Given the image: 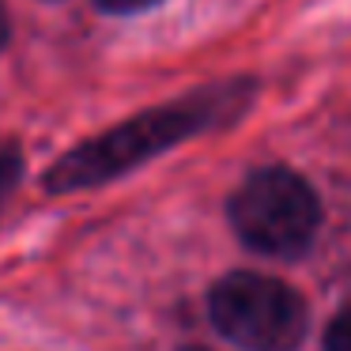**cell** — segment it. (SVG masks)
Wrapping results in <instances>:
<instances>
[{
    "mask_svg": "<svg viewBox=\"0 0 351 351\" xmlns=\"http://www.w3.org/2000/svg\"><path fill=\"white\" fill-rule=\"evenodd\" d=\"M245 95H250V84L238 80V84L208 87L200 95L178 99L170 106L144 110L140 117L110 129L106 136H95L87 144H80L76 152H69L46 174V189L49 193H76V189H87V185L110 182V178L147 162L152 155L167 152V147L182 144V140L197 136L204 129L223 125L227 117H234L245 106Z\"/></svg>",
    "mask_w": 351,
    "mask_h": 351,
    "instance_id": "obj_1",
    "label": "cell"
},
{
    "mask_svg": "<svg viewBox=\"0 0 351 351\" xmlns=\"http://www.w3.org/2000/svg\"><path fill=\"white\" fill-rule=\"evenodd\" d=\"M230 223L250 250L265 257H298L321 223L317 193L287 167L253 170L230 197Z\"/></svg>",
    "mask_w": 351,
    "mask_h": 351,
    "instance_id": "obj_2",
    "label": "cell"
},
{
    "mask_svg": "<svg viewBox=\"0 0 351 351\" xmlns=\"http://www.w3.org/2000/svg\"><path fill=\"white\" fill-rule=\"evenodd\" d=\"M212 325L242 351H295L306 336L310 313L295 287L257 272L219 280L208 298Z\"/></svg>",
    "mask_w": 351,
    "mask_h": 351,
    "instance_id": "obj_3",
    "label": "cell"
},
{
    "mask_svg": "<svg viewBox=\"0 0 351 351\" xmlns=\"http://www.w3.org/2000/svg\"><path fill=\"white\" fill-rule=\"evenodd\" d=\"M325 351H351V310H343L340 317L328 325V332H325Z\"/></svg>",
    "mask_w": 351,
    "mask_h": 351,
    "instance_id": "obj_4",
    "label": "cell"
},
{
    "mask_svg": "<svg viewBox=\"0 0 351 351\" xmlns=\"http://www.w3.org/2000/svg\"><path fill=\"white\" fill-rule=\"evenodd\" d=\"M102 12H110V16H129V12H144L152 8V4H159V0H95Z\"/></svg>",
    "mask_w": 351,
    "mask_h": 351,
    "instance_id": "obj_5",
    "label": "cell"
},
{
    "mask_svg": "<svg viewBox=\"0 0 351 351\" xmlns=\"http://www.w3.org/2000/svg\"><path fill=\"white\" fill-rule=\"evenodd\" d=\"M16 174H19V155L8 147V152H0V197L8 193V185L16 182Z\"/></svg>",
    "mask_w": 351,
    "mask_h": 351,
    "instance_id": "obj_6",
    "label": "cell"
},
{
    "mask_svg": "<svg viewBox=\"0 0 351 351\" xmlns=\"http://www.w3.org/2000/svg\"><path fill=\"white\" fill-rule=\"evenodd\" d=\"M8 34H12V23H8V12H4V4H0V49L8 46Z\"/></svg>",
    "mask_w": 351,
    "mask_h": 351,
    "instance_id": "obj_7",
    "label": "cell"
}]
</instances>
